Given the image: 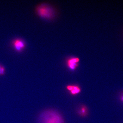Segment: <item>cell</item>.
<instances>
[{
	"instance_id": "6da1fadb",
	"label": "cell",
	"mask_w": 123,
	"mask_h": 123,
	"mask_svg": "<svg viewBox=\"0 0 123 123\" xmlns=\"http://www.w3.org/2000/svg\"><path fill=\"white\" fill-rule=\"evenodd\" d=\"M39 123H65L62 115L57 111L53 110L44 111L40 115Z\"/></svg>"
},
{
	"instance_id": "7a4b0ae2",
	"label": "cell",
	"mask_w": 123,
	"mask_h": 123,
	"mask_svg": "<svg viewBox=\"0 0 123 123\" xmlns=\"http://www.w3.org/2000/svg\"><path fill=\"white\" fill-rule=\"evenodd\" d=\"M36 11L40 16L46 19L52 18L54 14L53 9L46 4L38 6L37 8Z\"/></svg>"
},
{
	"instance_id": "ba28073f",
	"label": "cell",
	"mask_w": 123,
	"mask_h": 123,
	"mask_svg": "<svg viewBox=\"0 0 123 123\" xmlns=\"http://www.w3.org/2000/svg\"><path fill=\"white\" fill-rule=\"evenodd\" d=\"M120 99L122 102H123V93L121 95L120 97Z\"/></svg>"
},
{
	"instance_id": "3957f363",
	"label": "cell",
	"mask_w": 123,
	"mask_h": 123,
	"mask_svg": "<svg viewBox=\"0 0 123 123\" xmlns=\"http://www.w3.org/2000/svg\"><path fill=\"white\" fill-rule=\"evenodd\" d=\"M13 45L14 48L17 51L20 52L25 47V43L22 40L17 39L13 41Z\"/></svg>"
},
{
	"instance_id": "5b68a950",
	"label": "cell",
	"mask_w": 123,
	"mask_h": 123,
	"mask_svg": "<svg viewBox=\"0 0 123 123\" xmlns=\"http://www.w3.org/2000/svg\"><path fill=\"white\" fill-rule=\"evenodd\" d=\"M67 90L70 92L71 94L75 95L80 93L81 89L79 86L74 85H68L66 87Z\"/></svg>"
},
{
	"instance_id": "52a82bcc",
	"label": "cell",
	"mask_w": 123,
	"mask_h": 123,
	"mask_svg": "<svg viewBox=\"0 0 123 123\" xmlns=\"http://www.w3.org/2000/svg\"><path fill=\"white\" fill-rule=\"evenodd\" d=\"M5 68L2 66L1 67V76H3L5 74Z\"/></svg>"
},
{
	"instance_id": "9c48e42d",
	"label": "cell",
	"mask_w": 123,
	"mask_h": 123,
	"mask_svg": "<svg viewBox=\"0 0 123 123\" xmlns=\"http://www.w3.org/2000/svg\"><path fill=\"white\" fill-rule=\"evenodd\" d=\"M1 67H2V66L0 65V75H1Z\"/></svg>"
},
{
	"instance_id": "277c9868",
	"label": "cell",
	"mask_w": 123,
	"mask_h": 123,
	"mask_svg": "<svg viewBox=\"0 0 123 123\" xmlns=\"http://www.w3.org/2000/svg\"><path fill=\"white\" fill-rule=\"evenodd\" d=\"M80 61L79 58L74 57L70 58L67 61V65L68 68L72 70H74L78 66Z\"/></svg>"
},
{
	"instance_id": "8992f818",
	"label": "cell",
	"mask_w": 123,
	"mask_h": 123,
	"mask_svg": "<svg viewBox=\"0 0 123 123\" xmlns=\"http://www.w3.org/2000/svg\"><path fill=\"white\" fill-rule=\"evenodd\" d=\"M88 109L85 105H82L78 109L77 113L81 117H86L89 113Z\"/></svg>"
}]
</instances>
